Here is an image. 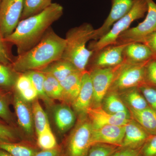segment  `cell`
I'll use <instances>...</instances> for the list:
<instances>
[{
    "instance_id": "1",
    "label": "cell",
    "mask_w": 156,
    "mask_h": 156,
    "mask_svg": "<svg viewBox=\"0 0 156 156\" xmlns=\"http://www.w3.org/2000/svg\"><path fill=\"white\" fill-rule=\"evenodd\" d=\"M63 13L62 6L52 3L38 14L20 20L13 33L4 40L15 45L18 55H20L36 46Z\"/></svg>"
},
{
    "instance_id": "2",
    "label": "cell",
    "mask_w": 156,
    "mask_h": 156,
    "mask_svg": "<svg viewBox=\"0 0 156 156\" xmlns=\"http://www.w3.org/2000/svg\"><path fill=\"white\" fill-rule=\"evenodd\" d=\"M65 45V39L58 36L51 27L36 46L14 58L11 66L19 73L41 70L61 58Z\"/></svg>"
},
{
    "instance_id": "3",
    "label": "cell",
    "mask_w": 156,
    "mask_h": 156,
    "mask_svg": "<svg viewBox=\"0 0 156 156\" xmlns=\"http://www.w3.org/2000/svg\"><path fill=\"white\" fill-rule=\"evenodd\" d=\"M95 29L90 23H84L68 31L65 38L66 45L62 58L69 62L80 72L87 70L93 51L87 48L93 40Z\"/></svg>"
},
{
    "instance_id": "4",
    "label": "cell",
    "mask_w": 156,
    "mask_h": 156,
    "mask_svg": "<svg viewBox=\"0 0 156 156\" xmlns=\"http://www.w3.org/2000/svg\"><path fill=\"white\" fill-rule=\"evenodd\" d=\"M147 9L146 0H135L130 11L115 23L107 33L97 41L89 43L88 49L95 52L108 46L115 44L120 35L130 28V25L134 20L144 17Z\"/></svg>"
},
{
    "instance_id": "5",
    "label": "cell",
    "mask_w": 156,
    "mask_h": 156,
    "mask_svg": "<svg viewBox=\"0 0 156 156\" xmlns=\"http://www.w3.org/2000/svg\"><path fill=\"white\" fill-rule=\"evenodd\" d=\"M92 129L89 119L80 120L68 140L63 156H87L92 146Z\"/></svg>"
},
{
    "instance_id": "6",
    "label": "cell",
    "mask_w": 156,
    "mask_h": 156,
    "mask_svg": "<svg viewBox=\"0 0 156 156\" xmlns=\"http://www.w3.org/2000/svg\"><path fill=\"white\" fill-rule=\"evenodd\" d=\"M148 61L140 63L124 61L109 90L124 91L145 83L146 65Z\"/></svg>"
},
{
    "instance_id": "7",
    "label": "cell",
    "mask_w": 156,
    "mask_h": 156,
    "mask_svg": "<svg viewBox=\"0 0 156 156\" xmlns=\"http://www.w3.org/2000/svg\"><path fill=\"white\" fill-rule=\"evenodd\" d=\"M146 1L148 9L145 19L135 27L129 28L121 34L115 44L141 43L146 37L156 31V3L153 0Z\"/></svg>"
},
{
    "instance_id": "8",
    "label": "cell",
    "mask_w": 156,
    "mask_h": 156,
    "mask_svg": "<svg viewBox=\"0 0 156 156\" xmlns=\"http://www.w3.org/2000/svg\"><path fill=\"white\" fill-rule=\"evenodd\" d=\"M123 63L115 67L95 69L88 71L90 73L92 80L93 89L92 102L95 103V107L100 106V104L108 92Z\"/></svg>"
},
{
    "instance_id": "9",
    "label": "cell",
    "mask_w": 156,
    "mask_h": 156,
    "mask_svg": "<svg viewBox=\"0 0 156 156\" xmlns=\"http://www.w3.org/2000/svg\"><path fill=\"white\" fill-rule=\"evenodd\" d=\"M24 0H1L0 29L4 38L13 33L20 20Z\"/></svg>"
},
{
    "instance_id": "10",
    "label": "cell",
    "mask_w": 156,
    "mask_h": 156,
    "mask_svg": "<svg viewBox=\"0 0 156 156\" xmlns=\"http://www.w3.org/2000/svg\"><path fill=\"white\" fill-rule=\"evenodd\" d=\"M126 45H110L93 52L87 66L90 65L91 70L115 67L122 64L125 61L123 53Z\"/></svg>"
},
{
    "instance_id": "11",
    "label": "cell",
    "mask_w": 156,
    "mask_h": 156,
    "mask_svg": "<svg viewBox=\"0 0 156 156\" xmlns=\"http://www.w3.org/2000/svg\"><path fill=\"white\" fill-rule=\"evenodd\" d=\"M87 114L92 124V128L96 129L108 125L125 126L131 120L130 112H121L112 114L100 106L88 109Z\"/></svg>"
},
{
    "instance_id": "12",
    "label": "cell",
    "mask_w": 156,
    "mask_h": 156,
    "mask_svg": "<svg viewBox=\"0 0 156 156\" xmlns=\"http://www.w3.org/2000/svg\"><path fill=\"white\" fill-rule=\"evenodd\" d=\"M112 8L108 16L99 28L95 29L93 40L97 41L107 33L115 23L130 11L135 0H111Z\"/></svg>"
},
{
    "instance_id": "13",
    "label": "cell",
    "mask_w": 156,
    "mask_h": 156,
    "mask_svg": "<svg viewBox=\"0 0 156 156\" xmlns=\"http://www.w3.org/2000/svg\"><path fill=\"white\" fill-rule=\"evenodd\" d=\"M125 133V126L108 125L96 129L93 128L91 145L105 144L121 147Z\"/></svg>"
},
{
    "instance_id": "14",
    "label": "cell",
    "mask_w": 156,
    "mask_h": 156,
    "mask_svg": "<svg viewBox=\"0 0 156 156\" xmlns=\"http://www.w3.org/2000/svg\"><path fill=\"white\" fill-rule=\"evenodd\" d=\"M17 122L20 128L27 135L33 134L34 120L32 109L29 102L20 97L16 91L13 90V101Z\"/></svg>"
},
{
    "instance_id": "15",
    "label": "cell",
    "mask_w": 156,
    "mask_h": 156,
    "mask_svg": "<svg viewBox=\"0 0 156 156\" xmlns=\"http://www.w3.org/2000/svg\"><path fill=\"white\" fill-rule=\"evenodd\" d=\"M151 135L134 120L131 119L125 126V136L121 147L140 148Z\"/></svg>"
},
{
    "instance_id": "16",
    "label": "cell",
    "mask_w": 156,
    "mask_h": 156,
    "mask_svg": "<svg viewBox=\"0 0 156 156\" xmlns=\"http://www.w3.org/2000/svg\"><path fill=\"white\" fill-rule=\"evenodd\" d=\"M93 98V89L90 73L85 71L82 76V84L80 92L72 104L73 107L77 112L82 114H87L91 107Z\"/></svg>"
},
{
    "instance_id": "17",
    "label": "cell",
    "mask_w": 156,
    "mask_h": 156,
    "mask_svg": "<svg viewBox=\"0 0 156 156\" xmlns=\"http://www.w3.org/2000/svg\"><path fill=\"white\" fill-rule=\"evenodd\" d=\"M124 60L131 63H140L148 61L156 55L147 46L138 42L127 44L123 53Z\"/></svg>"
},
{
    "instance_id": "18",
    "label": "cell",
    "mask_w": 156,
    "mask_h": 156,
    "mask_svg": "<svg viewBox=\"0 0 156 156\" xmlns=\"http://www.w3.org/2000/svg\"><path fill=\"white\" fill-rule=\"evenodd\" d=\"M84 72L76 71L60 82L62 90V100L68 103H73L80 90Z\"/></svg>"
},
{
    "instance_id": "19",
    "label": "cell",
    "mask_w": 156,
    "mask_h": 156,
    "mask_svg": "<svg viewBox=\"0 0 156 156\" xmlns=\"http://www.w3.org/2000/svg\"><path fill=\"white\" fill-rule=\"evenodd\" d=\"M133 120L151 135L156 134V111L148 107L137 111L129 108Z\"/></svg>"
},
{
    "instance_id": "20",
    "label": "cell",
    "mask_w": 156,
    "mask_h": 156,
    "mask_svg": "<svg viewBox=\"0 0 156 156\" xmlns=\"http://www.w3.org/2000/svg\"><path fill=\"white\" fill-rule=\"evenodd\" d=\"M53 115L56 126L62 133L69 130L75 122L74 113L67 105H59L56 107Z\"/></svg>"
},
{
    "instance_id": "21",
    "label": "cell",
    "mask_w": 156,
    "mask_h": 156,
    "mask_svg": "<svg viewBox=\"0 0 156 156\" xmlns=\"http://www.w3.org/2000/svg\"><path fill=\"white\" fill-rule=\"evenodd\" d=\"M76 71L79 70L72 63L61 58L53 62L41 71L50 74L61 82Z\"/></svg>"
},
{
    "instance_id": "22",
    "label": "cell",
    "mask_w": 156,
    "mask_h": 156,
    "mask_svg": "<svg viewBox=\"0 0 156 156\" xmlns=\"http://www.w3.org/2000/svg\"><path fill=\"white\" fill-rule=\"evenodd\" d=\"M0 149L13 156H34L37 150L32 146L21 143L0 141Z\"/></svg>"
},
{
    "instance_id": "23",
    "label": "cell",
    "mask_w": 156,
    "mask_h": 156,
    "mask_svg": "<svg viewBox=\"0 0 156 156\" xmlns=\"http://www.w3.org/2000/svg\"><path fill=\"white\" fill-rule=\"evenodd\" d=\"M12 91L0 89V119L11 126H14V115L10 108V105L13 101Z\"/></svg>"
},
{
    "instance_id": "24",
    "label": "cell",
    "mask_w": 156,
    "mask_h": 156,
    "mask_svg": "<svg viewBox=\"0 0 156 156\" xmlns=\"http://www.w3.org/2000/svg\"><path fill=\"white\" fill-rule=\"evenodd\" d=\"M19 74L12 66L0 63V89L13 91Z\"/></svg>"
},
{
    "instance_id": "25",
    "label": "cell",
    "mask_w": 156,
    "mask_h": 156,
    "mask_svg": "<svg viewBox=\"0 0 156 156\" xmlns=\"http://www.w3.org/2000/svg\"><path fill=\"white\" fill-rule=\"evenodd\" d=\"M34 124L37 135L48 128L50 125L47 114L38 100L34 101L32 106Z\"/></svg>"
},
{
    "instance_id": "26",
    "label": "cell",
    "mask_w": 156,
    "mask_h": 156,
    "mask_svg": "<svg viewBox=\"0 0 156 156\" xmlns=\"http://www.w3.org/2000/svg\"><path fill=\"white\" fill-rule=\"evenodd\" d=\"M116 91L109 90L105 95L103 108L112 114L129 112Z\"/></svg>"
},
{
    "instance_id": "27",
    "label": "cell",
    "mask_w": 156,
    "mask_h": 156,
    "mask_svg": "<svg viewBox=\"0 0 156 156\" xmlns=\"http://www.w3.org/2000/svg\"><path fill=\"white\" fill-rule=\"evenodd\" d=\"M124 96L129 105V108L140 111L149 107L147 101L137 87L126 90Z\"/></svg>"
},
{
    "instance_id": "28",
    "label": "cell",
    "mask_w": 156,
    "mask_h": 156,
    "mask_svg": "<svg viewBox=\"0 0 156 156\" xmlns=\"http://www.w3.org/2000/svg\"><path fill=\"white\" fill-rule=\"evenodd\" d=\"M43 73L45 76L44 89L46 95L51 99L62 100V90L60 82L50 74Z\"/></svg>"
},
{
    "instance_id": "29",
    "label": "cell",
    "mask_w": 156,
    "mask_h": 156,
    "mask_svg": "<svg viewBox=\"0 0 156 156\" xmlns=\"http://www.w3.org/2000/svg\"><path fill=\"white\" fill-rule=\"evenodd\" d=\"M52 0H24L21 20L38 14L52 4Z\"/></svg>"
},
{
    "instance_id": "30",
    "label": "cell",
    "mask_w": 156,
    "mask_h": 156,
    "mask_svg": "<svg viewBox=\"0 0 156 156\" xmlns=\"http://www.w3.org/2000/svg\"><path fill=\"white\" fill-rule=\"evenodd\" d=\"M30 78L34 87L37 90L38 97L41 98L45 102H50L51 100L47 96L44 89V81L45 76L44 73L41 71L31 70L25 72Z\"/></svg>"
},
{
    "instance_id": "31",
    "label": "cell",
    "mask_w": 156,
    "mask_h": 156,
    "mask_svg": "<svg viewBox=\"0 0 156 156\" xmlns=\"http://www.w3.org/2000/svg\"><path fill=\"white\" fill-rule=\"evenodd\" d=\"M37 136V144L41 149H52L58 146L56 137L50 128L46 129Z\"/></svg>"
},
{
    "instance_id": "32",
    "label": "cell",
    "mask_w": 156,
    "mask_h": 156,
    "mask_svg": "<svg viewBox=\"0 0 156 156\" xmlns=\"http://www.w3.org/2000/svg\"><path fill=\"white\" fill-rule=\"evenodd\" d=\"M119 147L105 144H96L91 147L87 156H111Z\"/></svg>"
},
{
    "instance_id": "33",
    "label": "cell",
    "mask_w": 156,
    "mask_h": 156,
    "mask_svg": "<svg viewBox=\"0 0 156 156\" xmlns=\"http://www.w3.org/2000/svg\"><path fill=\"white\" fill-rule=\"evenodd\" d=\"M18 134L13 126L0 122V141L17 142Z\"/></svg>"
},
{
    "instance_id": "34",
    "label": "cell",
    "mask_w": 156,
    "mask_h": 156,
    "mask_svg": "<svg viewBox=\"0 0 156 156\" xmlns=\"http://www.w3.org/2000/svg\"><path fill=\"white\" fill-rule=\"evenodd\" d=\"M137 88L151 108L156 111V87L145 83Z\"/></svg>"
},
{
    "instance_id": "35",
    "label": "cell",
    "mask_w": 156,
    "mask_h": 156,
    "mask_svg": "<svg viewBox=\"0 0 156 156\" xmlns=\"http://www.w3.org/2000/svg\"><path fill=\"white\" fill-rule=\"evenodd\" d=\"M7 44L2 36L0 29V63L11 65L14 59L12 58Z\"/></svg>"
},
{
    "instance_id": "36",
    "label": "cell",
    "mask_w": 156,
    "mask_h": 156,
    "mask_svg": "<svg viewBox=\"0 0 156 156\" xmlns=\"http://www.w3.org/2000/svg\"><path fill=\"white\" fill-rule=\"evenodd\" d=\"M145 83L156 87V57L148 62L145 67Z\"/></svg>"
},
{
    "instance_id": "37",
    "label": "cell",
    "mask_w": 156,
    "mask_h": 156,
    "mask_svg": "<svg viewBox=\"0 0 156 156\" xmlns=\"http://www.w3.org/2000/svg\"><path fill=\"white\" fill-rule=\"evenodd\" d=\"M141 156H156V134L150 137L140 149Z\"/></svg>"
},
{
    "instance_id": "38",
    "label": "cell",
    "mask_w": 156,
    "mask_h": 156,
    "mask_svg": "<svg viewBox=\"0 0 156 156\" xmlns=\"http://www.w3.org/2000/svg\"><path fill=\"white\" fill-rule=\"evenodd\" d=\"M140 149L119 147L111 156H141Z\"/></svg>"
},
{
    "instance_id": "39",
    "label": "cell",
    "mask_w": 156,
    "mask_h": 156,
    "mask_svg": "<svg viewBox=\"0 0 156 156\" xmlns=\"http://www.w3.org/2000/svg\"><path fill=\"white\" fill-rule=\"evenodd\" d=\"M18 93L23 100L28 102L34 101L38 97L37 92L34 86L29 88L28 89H27L25 91Z\"/></svg>"
},
{
    "instance_id": "40",
    "label": "cell",
    "mask_w": 156,
    "mask_h": 156,
    "mask_svg": "<svg viewBox=\"0 0 156 156\" xmlns=\"http://www.w3.org/2000/svg\"><path fill=\"white\" fill-rule=\"evenodd\" d=\"M34 156H63L62 149L60 146L50 150L38 151Z\"/></svg>"
},
{
    "instance_id": "41",
    "label": "cell",
    "mask_w": 156,
    "mask_h": 156,
    "mask_svg": "<svg viewBox=\"0 0 156 156\" xmlns=\"http://www.w3.org/2000/svg\"><path fill=\"white\" fill-rule=\"evenodd\" d=\"M140 43L144 44L150 48L156 56V31L146 37Z\"/></svg>"
},
{
    "instance_id": "42",
    "label": "cell",
    "mask_w": 156,
    "mask_h": 156,
    "mask_svg": "<svg viewBox=\"0 0 156 156\" xmlns=\"http://www.w3.org/2000/svg\"><path fill=\"white\" fill-rule=\"evenodd\" d=\"M0 156H13L5 151L0 149Z\"/></svg>"
},
{
    "instance_id": "43",
    "label": "cell",
    "mask_w": 156,
    "mask_h": 156,
    "mask_svg": "<svg viewBox=\"0 0 156 156\" xmlns=\"http://www.w3.org/2000/svg\"><path fill=\"white\" fill-rule=\"evenodd\" d=\"M0 122L6 123L5 122H4L1 119H0ZM6 124H7V123H6Z\"/></svg>"
},
{
    "instance_id": "44",
    "label": "cell",
    "mask_w": 156,
    "mask_h": 156,
    "mask_svg": "<svg viewBox=\"0 0 156 156\" xmlns=\"http://www.w3.org/2000/svg\"><path fill=\"white\" fill-rule=\"evenodd\" d=\"M1 0H0V3H1Z\"/></svg>"
},
{
    "instance_id": "45",
    "label": "cell",
    "mask_w": 156,
    "mask_h": 156,
    "mask_svg": "<svg viewBox=\"0 0 156 156\" xmlns=\"http://www.w3.org/2000/svg\"></svg>"
}]
</instances>
